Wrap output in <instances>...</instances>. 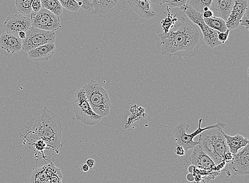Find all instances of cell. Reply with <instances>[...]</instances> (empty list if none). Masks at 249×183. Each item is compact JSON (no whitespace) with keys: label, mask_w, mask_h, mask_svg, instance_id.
Instances as JSON below:
<instances>
[{"label":"cell","mask_w":249,"mask_h":183,"mask_svg":"<svg viewBox=\"0 0 249 183\" xmlns=\"http://www.w3.org/2000/svg\"><path fill=\"white\" fill-rule=\"evenodd\" d=\"M56 46L50 43L28 51L29 58L34 61H46L52 58L55 54Z\"/></svg>","instance_id":"obj_17"},{"label":"cell","mask_w":249,"mask_h":183,"mask_svg":"<svg viewBox=\"0 0 249 183\" xmlns=\"http://www.w3.org/2000/svg\"><path fill=\"white\" fill-rule=\"evenodd\" d=\"M22 40L15 34L3 32L0 36V47L10 54L19 52L22 49Z\"/></svg>","instance_id":"obj_16"},{"label":"cell","mask_w":249,"mask_h":183,"mask_svg":"<svg viewBox=\"0 0 249 183\" xmlns=\"http://www.w3.org/2000/svg\"><path fill=\"white\" fill-rule=\"evenodd\" d=\"M224 136L227 141L230 152L233 155L249 144L248 139L240 135L231 136L224 133Z\"/></svg>","instance_id":"obj_18"},{"label":"cell","mask_w":249,"mask_h":183,"mask_svg":"<svg viewBox=\"0 0 249 183\" xmlns=\"http://www.w3.org/2000/svg\"><path fill=\"white\" fill-rule=\"evenodd\" d=\"M3 27L7 33L18 35L19 32H26L32 27L30 18L21 14L11 15L5 20Z\"/></svg>","instance_id":"obj_12"},{"label":"cell","mask_w":249,"mask_h":183,"mask_svg":"<svg viewBox=\"0 0 249 183\" xmlns=\"http://www.w3.org/2000/svg\"><path fill=\"white\" fill-rule=\"evenodd\" d=\"M249 0H235L234 6L227 21V28L230 30L239 27L240 21L249 8Z\"/></svg>","instance_id":"obj_13"},{"label":"cell","mask_w":249,"mask_h":183,"mask_svg":"<svg viewBox=\"0 0 249 183\" xmlns=\"http://www.w3.org/2000/svg\"><path fill=\"white\" fill-rule=\"evenodd\" d=\"M55 39V32L45 31L32 27L26 32V38L22 40V49L28 52L42 45L54 43Z\"/></svg>","instance_id":"obj_8"},{"label":"cell","mask_w":249,"mask_h":183,"mask_svg":"<svg viewBox=\"0 0 249 183\" xmlns=\"http://www.w3.org/2000/svg\"><path fill=\"white\" fill-rule=\"evenodd\" d=\"M89 1H90V2H92V0H89Z\"/></svg>","instance_id":"obj_38"},{"label":"cell","mask_w":249,"mask_h":183,"mask_svg":"<svg viewBox=\"0 0 249 183\" xmlns=\"http://www.w3.org/2000/svg\"><path fill=\"white\" fill-rule=\"evenodd\" d=\"M210 9L213 16L219 17L225 21H227L231 13L224 0H212Z\"/></svg>","instance_id":"obj_19"},{"label":"cell","mask_w":249,"mask_h":183,"mask_svg":"<svg viewBox=\"0 0 249 183\" xmlns=\"http://www.w3.org/2000/svg\"><path fill=\"white\" fill-rule=\"evenodd\" d=\"M212 0H190L189 4L191 7L201 14L210 10Z\"/></svg>","instance_id":"obj_22"},{"label":"cell","mask_w":249,"mask_h":183,"mask_svg":"<svg viewBox=\"0 0 249 183\" xmlns=\"http://www.w3.org/2000/svg\"><path fill=\"white\" fill-rule=\"evenodd\" d=\"M33 0H16L17 10L22 15H30L32 12V3Z\"/></svg>","instance_id":"obj_23"},{"label":"cell","mask_w":249,"mask_h":183,"mask_svg":"<svg viewBox=\"0 0 249 183\" xmlns=\"http://www.w3.org/2000/svg\"><path fill=\"white\" fill-rule=\"evenodd\" d=\"M130 8L142 18L147 20L154 18L156 13L150 0H127Z\"/></svg>","instance_id":"obj_14"},{"label":"cell","mask_w":249,"mask_h":183,"mask_svg":"<svg viewBox=\"0 0 249 183\" xmlns=\"http://www.w3.org/2000/svg\"><path fill=\"white\" fill-rule=\"evenodd\" d=\"M94 15L101 18H112L119 15L126 7L127 0H92Z\"/></svg>","instance_id":"obj_10"},{"label":"cell","mask_w":249,"mask_h":183,"mask_svg":"<svg viewBox=\"0 0 249 183\" xmlns=\"http://www.w3.org/2000/svg\"><path fill=\"white\" fill-rule=\"evenodd\" d=\"M179 9L183 11L184 14L194 24L199 27L202 36H203L205 44L212 48L222 45V43L218 41V39L219 32L213 30L205 24L203 17H202V14L196 12L189 4H185Z\"/></svg>","instance_id":"obj_7"},{"label":"cell","mask_w":249,"mask_h":183,"mask_svg":"<svg viewBox=\"0 0 249 183\" xmlns=\"http://www.w3.org/2000/svg\"><path fill=\"white\" fill-rule=\"evenodd\" d=\"M186 178L189 182H193L195 180L194 175L190 173L187 175Z\"/></svg>","instance_id":"obj_35"},{"label":"cell","mask_w":249,"mask_h":183,"mask_svg":"<svg viewBox=\"0 0 249 183\" xmlns=\"http://www.w3.org/2000/svg\"><path fill=\"white\" fill-rule=\"evenodd\" d=\"M165 19H164L161 22V27L162 28V30H163L164 33H167L169 31L170 29L172 26L175 22V18L174 16L171 17L170 15H168Z\"/></svg>","instance_id":"obj_25"},{"label":"cell","mask_w":249,"mask_h":183,"mask_svg":"<svg viewBox=\"0 0 249 183\" xmlns=\"http://www.w3.org/2000/svg\"><path fill=\"white\" fill-rule=\"evenodd\" d=\"M188 0H168L167 6L171 8H180L186 4Z\"/></svg>","instance_id":"obj_26"},{"label":"cell","mask_w":249,"mask_h":183,"mask_svg":"<svg viewBox=\"0 0 249 183\" xmlns=\"http://www.w3.org/2000/svg\"><path fill=\"white\" fill-rule=\"evenodd\" d=\"M18 36L21 39L24 40L26 38V32H20L18 33Z\"/></svg>","instance_id":"obj_36"},{"label":"cell","mask_w":249,"mask_h":183,"mask_svg":"<svg viewBox=\"0 0 249 183\" xmlns=\"http://www.w3.org/2000/svg\"><path fill=\"white\" fill-rule=\"evenodd\" d=\"M25 142L41 140L50 150L55 152L61 147L62 127L61 119L53 112L45 107L33 118Z\"/></svg>","instance_id":"obj_2"},{"label":"cell","mask_w":249,"mask_h":183,"mask_svg":"<svg viewBox=\"0 0 249 183\" xmlns=\"http://www.w3.org/2000/svg\"><path fill=\"white\" fill-rule=\"evenodd\" d=\"M89 166L86 164H84L82 166V168H81V169L83 171V172H88V171L89 170Z\"/></svg>","instance_id":"obj_34"},{"label":"cell","mask_w":249,"mask_h":183,"mask_svg":"<svg viewBox=\"0 0 249 183\" xmlns=\"http://www.w3.org/2000/svg\"><path fill=\"white\" fill-rule=\"evenodd\" d=\"M213 16V13L210 9L205 11V12L202 14V17H203L204 18H210Z\"/></svg>","instance_id":"obj_31"},{"label":"cell","mask_w":249,"mask_h":183,"mask_svg":"<svg viewBox=\"0 0 249 183\" xmlns=\"http://www.w3.org/2000/svg\"><path fill=\"white\" fill-rule=\"evenodd\" d=\"M42 8L47 9L57 16L62 14L63 8L59 0H40Z\"/></svg>","instance_id":"obj_21"},{"label":"cell","mask_w":249,"mask_h":183,"mask_svg":"<svg viewBox=\"0 0 249 183\" xmlns=\"http://www.w3.org/2000/svg\"><path fill=\"white\" fill-rule=\"evenodd\" d=\"M174 18L175 22L169 31L159 35L161 41V55L177 56L179 58L196 56L200 46L205 44L200 28L180 9Z\"/></svg>","instance_id":"obj_1"},{"label":"cell","mask_w":249,"mask_h":183,"mask_svg":"<svg viewBox=\"0 0 249 183\" xmlns=\"http://www.w3.org/2000/svg\"><path fill=\"white\" fill-rule=\"evenodd\" d=\"M42 8V2L40 0H33L32 3V9L34 13H37Z\"/></svg>","instance_id":"obj_28"},{"label":"cell","mask_w":249,"mask_h":183,"mask_svg":"<svg viewBox=\"0 0 249 183\" xmlns=\"http://www.w3.org/2000/svg\"><path fill=\"white\" fill-rule=\"evenodd\" d=\"M203 119H200L199 120L198 127L194 133L187 134V131L189 128V125L184 122H181L176 125L173 131V135L175 137L176 144L178 146H182L185 151L187 152L189 150L193 149L198 145V141H194V139L196 136L200 135L203 131L213 128L224 129L227 127V124L225 123L218 121L215 124H208L206 127L201 128V125Z\"/></svg>","instance_id":"obj_5"},{"label":"cell","mask_w":249,"mask_h":183,"mask_svg":"<svg viewBox=\"0 0 249 183\" xmlns=\"http://www.w3.org/2000/svg\"><path fill=\"white\" fill-rule=\"evenodd\" d=\"M92 110L101 117L109 116L111 108L107 91L97 82L90 80L82 88Z\"/></svg>","instance_id":"obj_4"},{"label":"cell","mask_w":249,"mask_h":183,"mask_svg":"<svg viewBox=\"0 0 249 183\" xmlns=\"http://www.w3.org/2000/svg\"><path fill=\"white\" fill-rule=\"evenodd\" d=\"M62 8L71 12H77L79 9L78 3L75 0H59Z\"/></svg>","instance_id":"obj_24"},{"label":"cell","mask_w":249,"mask_h":183,"mask_svg":"<svg viewBox=\"0 0 249 183\" xmlns=\"http://www.w3.org/2000/svg\"><path fill=\"white\" fill-rule=\"evenodd\" d=\"M230 30H227L224 32H219L218 35V41L222 43V44H224L227 41L228 39L229 33Z\"/></svg>","instance_id":"obj_29"},{"label":"cell","mask_w":249,"mask_h":183,"mask_svg":"<svg viewBox=\"0 0 249 183\" xmlns=\"http://www.w3.org/2000/svg\"><path fill=\"white\" fill-rule=\"evenodd\" d=\"M72 106L77 120L85 124L94 126L102 118L92 110L82 88L74 93Z\"/></svg>","instance_id":"obj_6"},{"label":"cell","mask_w":249,"mask_h":183,"mask_svg":"<svg viewBox=\"0 0 249 183\" xmlns=\"http://www.w3.org/2000/svg\"><path fill=\"white\" fill-rule=\"evenodd\" d=\"M228 167L234 176L249 174V145H247L241 151L233 155L228 161Z\"/></svg>","instance_id":"obj_11"},{"label":"cell","mask_w":249,"mask_h":183,"mask_svg":"<svg viewBox=\"0 0 249 183\" xmlns=\"http://www.w3.org/2000/svg\"><path fill=\"white\" fill-rule=\"evenodd\" d=\"M249 8L246 11L244 15L242 16V19L240 21V25L244 27L246 30H248L249 28Z\"/></svg>","instance_id":"obj_27"},{"label":"cell","mask_w":249,"mask_h":183,"mask_svg":"<svg viewBox=\"0 0 249 183\" xmlns=\"http://www.w3.org/2000/svg\"><path fill=\"white\" fill-rule=\"evenodd\" d=\"M32 27L45 31H54L62 27L60 19L49 10L42 8L38 12L30 14Z\"/></svg>","instance_id":"obj_9"},{"label":"cell","mask_w":249,"mask_h":183,"mask_svg":"<svg viewBox=\"0 0 249 183\" xmlns=\"http://www.w3.org/2000/svg\"><path fill=\"white\" fill-rule=\"evenodd\" d=\"M175 152L179 156H184L185 153L184 148L182 146L178 145L175 149Z\"/></svg>","instance_id":"obj_30"},{"label":"cell","mask_w":249,"mask_h":183,"mask_svg":"<svg viewBox=\"0 0 249 183\" xmlns=\"http://www.w3.org/2000/svg\"><path fill=\"white\" fill-rule=\"evenodd\" d=\"M86 164L89 166L90 169H92L94 167L95 161L93 159H89L87 160Z\"/></svg>","instance_id":"obj_32"},{"label":"cell","mask_w":249,"mask_h":183,"mask_svg":"<svg viewBox=\"0 0 249 183\" xmlns=\"http://www.w3.org/2000/svg\"><path fill=\"white\" fill-rule=\"evenodd\" d=\"M189 159L194 167L206 170H212L217 167L212 159L202 150L199 145L193 149V152Z\"/></svg>","instance_id":"obj_15"},{"label":"cell","mask_w":249,"mask_h":183,"mask_svg":"<svg viewBox=\"0 0 249 183\" xmlns=\"http://www.w3.org/2000/svg\"><path fill=\"white\" fill-rule=\"evenodd\" d=\"M205 24L213 30L219 32H224L227 30L228 28L225 21L219 17L213 16L210 18H204Z\"/></svg>","instance_id":"obj_20"},{"label":"cell","mask_w":249,"mask_h":183,"mask_svg":"<svg viewBox=\"0 0 249 183\" xmlns=\"http://www.w3.org/2000/svg\"><path fill=\"white\" fill-rule=\"evenodd\" d=\"M194 169V166L192 165V166H190V167L188 168V171L190 173H193Z\"/></svg>","instance_id":"obj_37"},{"label":"cell","mask_w":249,"mask_h":183,"mask_svg":"<svg viewBox=\"0 0 249 183\" xmlns=\"http://www.w3.org/2000/svg\"><path fill=\"white\" fill-rule=\"evenodd\" d=\"M222 128L207 129L199 135L198 145L213 162L216 167L225 160L232 158L233 154L229 151Z\"/></svg>","instance_id":"obj_3"},{"label":"cell","mask_w":249,"mask_h":183,"mask_svg":"<svg viewBox=\"0 0 249 183\" xmlns=\"http://www.w3.org/2000/svg\"><path fill=\"white\" fill-rule=\"evenodd\" d=\"M153 4L162 5L167 3L168 0H150Z\"/></svg>","instance_id":"obj_33"}]
</instances>
